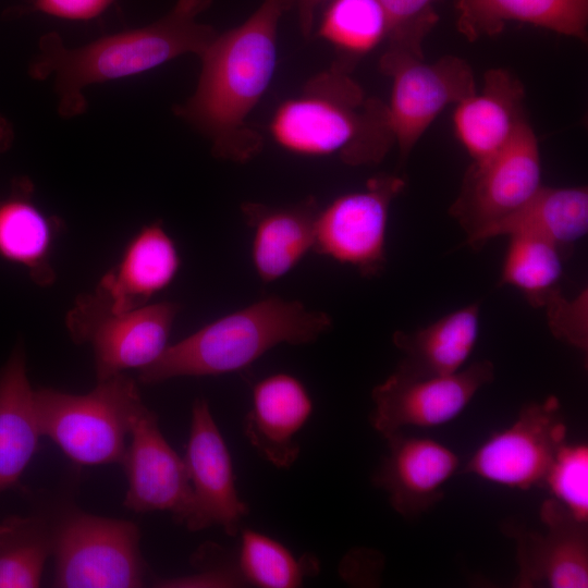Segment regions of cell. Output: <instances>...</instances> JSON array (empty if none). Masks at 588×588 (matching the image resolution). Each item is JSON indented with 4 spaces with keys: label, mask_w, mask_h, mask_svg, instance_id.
Masks as SVG:
<instances>
[{
    "label": "cell",
    "mask_w": 588,
    "mask_h": 588,
    "mask_svg": "<svg viewBox=\"0 0 588 588\" xmlns=\"http://www.w3.org/2000/svg\"><path fill=\"white\" fill-rule=\"evenodd\" d=\"M541 186L538 139L525 120L504 147L471 163L450 215L470 245L487 228L522 207Z\"/></svg>",
    "instance_id": "cell-9"
},
{
    "label": "cell",
    "mask_w": 588,
    "mask_h": 588,
    "mask_svg": "<svg viewBox=\"0 0 588 588\" xmlns=\"http://www.w3.org/2000/svg\"><path fill=\"white\" fill-rule=\"evenodd\" d=\"M180 309L176 303L161 302L111 314L91 294H84L68 313L65 323L75 343L91 344L97 381H102L156 362L169 346Z\"/></svg>",
    "instance_id": "cell-7"
},
{
    "label": "cell",
    "mask_w": 588,
    "mask_h": 588,
    "mask_svg": "<svg viewBox=\"0 0 588 588\" xmlns=\"http://www.w3.org/2000/svg\"><path fill=\"white\" fill-rule=\"evenodd\" d=\"M293 0H264L241 25L219 34L199 56L201 70L194 94L176 105V117L211 143L213 156L246 162L264 145L247 123L278 63V26Z\"/></svg>",
    "instance_id": "cell-1"
},
{
    "label": "cell",
    "mask_w": 588,
    "mask_h": 588,
    "mask_svg": "<svg viewBox=\"0 0 588 588\" xmlns=\"http://www.w3.org/2000/svg\"><path fill=\"white\" fill-rule=\"evenodd\" d=\"M22 345L0 367V492L14 487L41 436Z\"/></svg>",
    "instance_id": "cell-24"
},
{
    "label": "cell",
    "mask_w": 588,
    "mask_h": 588,
    "mask_svg": "<svg viewBox=\"0 0 588 588\" xmlns=\"http://www.w3.org/2000/svg\"><path fill=\"white\" fill-rule=\"evenodd\" d=\"M14 140V127L10 120L0 113V152L9 150Z\"/></svg>",
    "instance_id": "cell-36"
},
{
    "label": "cell",
    "mask_w": 588,
    "mask_h": 588,
    "mask_svg": "<svg viewBox=\"0 0 588 588\" xmlns=\"http://www.w3.org/2000/svg\"><path fill=\"white\" fill-rule=\"evenodd\" d=\"M548 326L559 340L585 352L588 351V293L566 298L558 289L544 303Z\"/></svg>",
    "instance_id": "cell-33"
},
{
    "label": "cell",
    "mask_w": 588,
    "mask_h": 588,
    "mask_svg": "<svg viewBox=\"0 0 588 588\" xmlns=\"http://www.w3.org/2000/svg\"><path fill=\"white\" fill-rule=\"evenodd\" d=\"M385 440L388 452L373 476L375 483L400 515L424 514L443 498L444 486L460 467L458 456L436 440L401 431Z\"/></svg>",
    "instance_id": "cell-16"
},
{
    "label": "cell",
    "mask_w": 588,
    "mask_h": 588,
    "mask_svg": "<svg viewBox=\"0 0 588 588\" xmlns=\"http://www.w3.org/2000/svg\"><path fill=\"white\" fill-rule=\"evenodd\" d=\"M53 523L54 587L138 588L146 563L131 520L66 510Z\"/></svg>",
    "instance_id": "cell-6"
},
{
    "label": "cell",
    "mask_w": 588,
    "mask_h": 588,
    "mask_svg": "<svg viewBox=\"0 0 588 588\" xmlns=\"http://www.w3.org/2000/svg\"><path fill=\"white\" fill-rule=\"evenodd\" d=\"M245 581L260 588H296L317 568L314 559H297L280 541L253 529H243L236 556Z\"/></svg>",
    "instance_id": "cell-28"
},
{
    "label": "cell",
    "mask_w": 588,
    "mask_h": 588,
    "mask_svg": "<svg viewBox=\"0 0 588 588\" xmlns=\"http://www.w3.org/2000/svg\"><path fill=\"white\" fill-rule=\"evenodd\" d=\"M566 434L567 427L556 396L530 402L522 407L509 427L481 443L463 473L512 489L541 488Z\"/></svg>",
    "instance_id": "cell-10"
},
{
    "label": "cell",
    "mask_w": 588,
    "mask_h": 588,
    "mask_svg": "<svg viewBox=\"0 0 588 588\" xmlns=\"http://www.w3.org/2000/svg\"><path fill=\"white\" fill-rule=\"evenodd\" d=\"M437 1L379 0L388 21V48L422 57L421 42L438 20Z\"/></svg>",
    "instance_id": "cell-31"
},
{
    "label": "cell",
    "mask_w": 588,
    "mask_h": 588,
    "mask_svg": "<svg viewBox=\"0 0 588 588\" xmlns=\"http://www.w3.org/2000/svg\"><path fill=\"white\" fill-rule=\"evenodd\" d=\"M321 1L322 0H296L299 28L305 38H308L313 33L316 9Z\"/></svg>",
    "instance_id": "cell-35"
},
{
    "label": "cell",
    "mask_w": 588,
    "mask_h": 588,
    "mask_svg": "<svg viewBox=\"0 0 588 588\" xmlns=\"http://www.w3.org/2000/svg\"><path fill=\"white\" fill-rule=\"evenodd\" d=\"M318 34L336 48L362 54L388 36V21L379 0H332Z\"/></svg>",
    "instance_id": "cell-29"
},
{
    "label": "cell",
    "mask_w": 588,
    "mask_h": 588,
    "mask_svg": "<svg viewBox=\"0 0 588 588\" xmlns=\"http://www.w3.org/2000/svg\"><path fill=\"white\" fill-rule=\"evenodd\" d=\"M456 10L458 29L469 40L497 35L509 22L586 39L588 0H458Z\"/></svg>",
    "instance_id": "cell-25"
},
{
    "label": "cell",
    "mask_w": 588,
    "mask_h": 588,
    "mask_svg": "<svg viewBox=\"0 0 588 588\" xmlns=\"http://www.w3.org/2000/svg\"><path fill=\"white\" fill-rule=\"evenodd\" d=\"M480 306L469 304L413 332L395 331L404 357L394 371L413 378L452 375L470 356L479 334Z\"/></svg>",
    "instance_id": "cell-22"
},
{
    "label": "cell",
    "mask_w": 588,
    "mask_h": 588,
    "mask_svg": "<svg viewBox=\"0 0 588 588\" xmlns=\"http://www.w3.org/2000/svg\"><path fill=\"white\" fill-rule=\"evenodd\" d=\"M332 327L330 316L298 301L259 299L206 324L170 345L138 380L156 384L176 377L219 376L243 370L279 344H307Z\"/></svg>",
    "instance_id": "cell-4"
},
{
    "label": "cell",
    "mask_w": 588,
    "mask_h": 588,
    "mask_svg": "<svg viewBox=\"0 0 588 588\" xmlns=\"http://www.w3.org/2000/svg\"><path fill=\"white\" fill-rule=\"evenodd\" d=\"M319 209L311 196L285 206L250 201L241 206L244 220L253 230L252 262L262 282L284 277L313 250Z\"/></svg>",
    "instance_id": "cell-19"
},
{
    "label": "cell",
    "mask_w": 588,
    "mask_h": 588,
    "mask_svg": "<svg viewBox=\"0 0 588 588\" xmlns=\"http://www.w3.org/2000/svg\"><path fill=\"white\" fill-rule=\"evenodd\" d=\"M379 65L392 78L387 114L403 161L445 107L477 90L471 66L455 56L425 63L422 57L388 48Z\"/></svg>",
    "instance_id": "cell-8"
},
{
    "label": "cell",
    "mask_w": 588,
    "mask_h": 588,
    "mask_svg": "<svg viewBox=\"0 0 588 588\" xmlns=\"http://www.w3.org/2000/svg\"><path fill=\"white\" fill-rule=\"evenodd\" d=\"M541 488L575 518L588 523V445L568 443L559 449Z\"/></svg>",
    "instance_id": "cell-30"
},
{
    "label": "cell",
    "mask_w": 588,
    "mask_h": 588,
    "mask_svg": "<svg viewBox=\"0 0 588 588\" xmlns=\"http://www.w3.org/2000/svg\"><path fill=\"white\" fill-rule=\"evenodd\" d=\"M41 436L79 465L122 464L134 416L144 405L137 384L124 372L86 394L50 388L34 391Z\"/></svg>",
    "instance_id": "cell-5"
},
{
    "label": "cell",
    "mask_w": 588,
    "mask_h": 588,
    "mask_svg": "<svg viewBox=\"0 0 588 588\" xmlns=\"http://www.w3.org/2000/svg\"><path fill=\"white\" fill-rule=\"evenodd\" d=\"M33 181L22 175L0 197V258L22 266L37 285L49 286L56 280L50 256L63 222L35 203Z\"/></svg>",
    "instance_id": "cell-20"
},
{
    "label": "cell",
    "mask_w": 588,
    "mask_h": 588,
    "mask_svg": "<svg viewBox=\"0 0 588 588\" xmlns=\"http://www.w3.org/2000/svg\"><path fill=\"white\" fill-rule=\"evenodd\" d=\"M543 530L511 528L516 543L518 587L587 588L588 523L553 498L540 507Z\"/></svg>",
    "instance_id": "cell-15"
},
{
    "label": "cell",
    "mask_w": 588,
    "mask_h": 588,
    "mask_svg": "<svg viewBox=\"0 0 588 588\" xmlns=\"http://www.w3.org/2000/svg\"><path fill=\"white\" fill-rule=\"evenodd\" d=\"M523 84L510 72L493 69L485 84L456 103L453 115L456 137L474 161L482 160L504 147L523 118Z\"/></svg>",
    "instance_id": "cell-21"
},
{
    "label": "cell",
    "mask_w": 588,
    "mask_h": 588,
    "mask_svg": "<svg viewBox=\"0 0 588 588\" xmlns=\"http://www.w3.org/2000/svg\"><path fill=\"white\" fill-rule=\"evenodd\" d=\"M212 0H176L161 19L146 26L68 47L56 32L42 35L28 66L36 81L53 77L58 113L72 119L87 111L86 87L138 75L181 56H200L218 35L197 17Z\"/></svg>",
    "instance_id": "cell-2"
},
{
    "label": "cell",
    "mask_w": 588,
    "mask_h": 588,
    "mask_svg": "<svg viewBox=\"0 0 588 588\" xmlns=\"http://www.w3.org/2000/svg\"><path fill=\"white\" fill-rule=\"evenodd\" d=\"M405 186L403 177L380 174L366 188L347 193L319 209L313 250L355 268L362 275L381 274L385 267L389 210Z\"/></svg>",
    "instance_id": "cell-11"
},
{
    "label": "cell",
    "mask_w": 588,
    "mask_h": 588,
    "mask_svg": "<svg viewBox=\"0 0 588 588\" xmlns=\"http://www.w3.org/2000/svg\"><path fill=\"white\" fill-rule=\"evenodd\" d=\"M565 259L552 242L535 235L510 236L499 285L518 289L534 307H543L556 291Z\"/></svg>",
    "instance_id": "cell-27"
},
{
    "label": "cell",
    "mask_w": 588,
    "mask_h": 588,
    "mask_svg": "<svg viewBox=\"0 0 588 588\" xmlns=\"http://www.w3.org/2000/svg\"><path fill=\"white\" fill-rule=\"evenodd\" d=\"M588 230L586 187H546L522 207L493 223L470 244L475 249L502 235L527 234L555 244L566 258Z\"/></svg>",
    "instance_id": "cell-23"
},
{
    "label": "cell",
    "mask_w": 588,
    "mask_h": 588,
    "mask_svg": "<svg viewBox=\"0 0 588 588\" xmlns=\"http://www.w3.org/2000/svg\"><path fill=\"white\" fill-rule=\"evenodd\" d=\"M184 461L193 493L186 528L200 531L220 526L235 536L248 504L238 495L230 451L205 399L193 403Z\"/></svg>",
    "instance_id": "cell-13"
},
{
    "label": "cell",
    "mask_w": 588,
    "mask_h": 588,
    "mask_svg": "<svg viewBox=\"0 0 588 588\" xmlns=\"http://www.w3.org/2000/svg\"><path fill=\"white\" fill-rule=\"evenodd\" d=\"M270 132L278 145L302 156H339L350 166L380 162L395 144L387 103L369 97L335 64L310 78L275 110Z\"/></svg>",
    "instance_id": "cell-3"
},
{
    "label": "cell",
    "mask_w": 588,
    "mask_h": 588,
    "mask_svg": "<svg viewBox=\"0 0 588 588\" xmlns=\"http://www.w3.org/2000/svg\"><path fill=\"white\" fill-rule=\"evenodd\" d=\"M180 267L175 242L162 222L155 221L133 236L120 261L102 275L91 296L111 314L130 311L168 287Z\"/></svg>",
    "instance_id": "cell-17"
},
{
    "label": "cell",
    "mask_w": 588,
    "mask_h": 588,
    "mask_svg": "<svg viewBox=\"0 0 588 588\" xmlns=\"http://www.w3.org/2000/svg\"><path fill=\"white\" fill-rule=\"evenodd\" d=\"M313 409L311 396L298 378L286 372L269 375L253 387L244 433L262 458L275 467L289 468L299 455L295 437Z\"/></svg>",
    "instance_id": "cell-18"
},
{
    "label": "cell",
    "mask_w": 588,
    "mask_h": 588,
    "mask_svg": "<svg viewBox=\"0 0 588 588\" xmlns=\"http://www.w3.org/2000/svg\"><path fill=\"white\" fill-rule=\"evenodd\" d=\"M53 552V523L47 516L13 515L0 522V588L40 586Z\"/></svg>",
    "instance_id": "cell-26"
},
{
    "label": "cell",
    "mask_w": 588,
    "mask_h": 588,
    "mask_svg": "<svg viewBox=\"0 0 588 588\" xmlns=\"http://www.w3.org/2000/svg\"><path fill=\"white\" fill-rule=\"evenodd\" d=\"M114 0H30L32 9L70 21H88L103 13Z\"/></svg>",
    "instance_id": "cell-34"
},
{
    "label": "cell",
    "mask_w": 588,
    "mask_h": 588,
    "mask_svg": "<svg viewBox=\"0 0 588 588\" xmlns=\"http://www.w3.org/2000/svg\"><path fill=\"white\" fill-rule=\"evenodd\" d=\"M197 572L189 576L156 577L155 587L162 588H201V587H241L245 581L240 573L237 561L215 543H204L192 556Z\"/></svg>",
    "instance_id": "cell-32"
},
{
    "label": "cell",
    "mask_w": 588,
    "mask_h": 588,
    "mask_svg": "<svg viewBox=\"0 0 588 588\" xmlns=\"http://www.w3.org/2000/svg\"><path fill=\"white\" fill-rule=\"evenodd\" d=\"M127 478L123 505L135 513L166 511L185 524L193 493L184 457L162 434L158 416L145 404L134 416L122 462Z\"/></svg>",
    "instance_id": "cell-14"
},
{
    "label": "cell",
    "mask_w": 588,
    "mask_h": 588,
    "mask_svg": "<svg viewBox=\"0 0 588 588\" xmlns=\"http://www.w3.org/2000/svg\"><path fill=\"white\" fill-rule=\"evenodd\" d=\"M493 380L494 365L488 359L446 376L413 378L393 371L371 392V425L384 439L405 427H439L456 418Z\"/></svg>",
    "instance_id": "cell-12"
}]
</instances>
